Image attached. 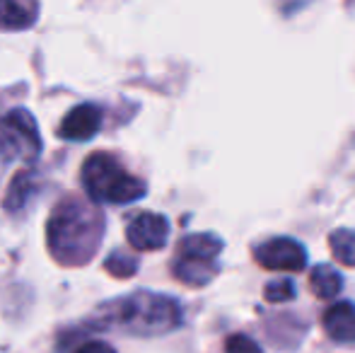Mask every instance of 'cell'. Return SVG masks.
<instances>
[{"instance_id":"1","label":"cell","mask_w":355,"mask_h":353,"mask_svg":"<svg viewBox=\"0 0 355 353\" xmlns=\"http://www.w3.org/2000/svg\"><path fill=\"white\" fill-rule=\"evenodd\" d=\"M104 235V216L97 203L66 198L51 211L46 223V245L61 266H83L94 259Z\"/></svg>"},{"instance_id":"2","label":"cell","mask_w":355,"mask_h":353,"mask_svg":"<svg viewBox=\"0 0 355 353\" xmlns=\"http://www.w3.org/2000/svg\"><path fill=\"white\" fill-rule=\"evenodd\" d=\"M94 325L133 336H162L182 325V305L169 295L138 291L99 307Z\"/></svg>"},{"instance_id":"3","label":"cell","mask_w":355,"mask_h":353,"mask_svg":"<svg viewBox=\"0 0 355 353\" xmlns=\"http://www.w3.org/2000/svg\"><path fill=\"white\" fill-rule=\"evenodd\" d=\"M83 187L92 203H133L148 193L143 179L123 170V165L109 153H92L83 165Z\"/></svg>"},{"instance_id":"4","label":"cell","mask_w":355,"mask_h":353,"mask_svg":"<svg viewBox=\"0 0 355 353\" xmlns=\"http://www.w3.org/2000/svg\"><path fill=\"white\" fill-rule=\"evenodd\" d=\"M42 133L27 109H10L0 117V157L8 162H37L42 155Z\"/></svg>"},{"instance_id":"5","label":"cell","mask_w":355,"mask_h":353,"mask_svg":"<svg viewBox=\"0 0 355 353\" xmlns=\"http://www.w3.org/2000/svg\"><path fill=\"white\" fill-rule=\"evenodd\" d=\"M257 261L271 271H302L307 266V252L293 237H273L254 252Z\"/></svg>"},{"instance_id":"6","label":"cell","mask_w":355,"mask_h":353,"mask_svg":"<svg viewBox=\"0 0 355 353\" xmlns=\"http://www.w3.org/2000/svg\"><path fill=\"white\" fill-rule=\"evenodd\" d=\"M169 223L159 213H136L126 225V240L138 252H155L167 245Z\"/></svg>"},{"instance_id":"7","label":"cell","mask_w":355,"mask_h":353,"mask_svg":"<svg viewBox=\"0 0 355 353\" xmlns=\"http://www.w3.org/2000/svg\"><path fill=\"white\" fill-rule=\"evenodd\" d=\"M99 128H102V109L92 102H83L63 117L61 126H58V136L63 141L83 143L92 141L99 133Z\"/></svg>"},{"instance_id":"8","label":"cell","mask_w":355,"mask_h":353,"mask_svg":"<svg viewBox=\"0 0 355 353\" xmlns=\"http://www.w3.org/2000/svg\"><path fill=\"white\" fill-rule=\"evenodd\" d=\"M324 332L334 341L341 344H353L355 341V305L353 302H336L331 305L322 317Z\"/></svg>"},{"instance_id":"9","label":"cell","mask_w":355,"mask_h":353,"mask_svg":"<svg viewBox=\"0 0 355 353\" xmlns=\"http://www.w3.org/2000/svg\"><path fill=\"white\" fill-rule=\"evenodd\" d=\"M39 17L37 0H0V29L22 32L29 29Z\"/></svg>"},{"instance_id":"10","label":"cell","mask_w":355,"mask_h":353,"mask_svg":"<svg viewBox=\"0 0 355 353\" xmlns=\"http://www.w3.org/2000/svg\"><path fill=\"white\" fill-rule=\"evenodd\" d=\"M172 271L182 283H187V286H191V288H201V286H206V283H211V278L218 273V261L177 257Z\"/></svg>"},{"instance_id":"11","label":"cell","mask_w":355,"mask_h":353,"mask_svg":"<svg viewBox=\"0 0 355 353\" xmlns=\"http://www.w3.org/2000/svg\"><path fill=\"white\" fill-rule=\"evenodd\" d=\"M223 252V240L218 235H187L179 242L177 257H189V259L218 261V255Z\"/></svg>"},{"instance_id":"12","label":"cell","mask_w":355,"mask_h":353,"mask_svg":"<svg viewBox=\"0 0 355 353\" xmlns=\"http://www.w3.org/2000/svg\"><path fill=\"white\" fill-rule=\"evenodd\" d=\"M34 189H37V177H34V172H29V170L17 172L12 182H10L8 193H5V198H3L5 211H10V213L22 211V206L29 201Z\"/></svg>"},{"instance_id":"13","label":"cell","mask_w":355,"mask_h":353,"mask_svg":"<svg viewBox=\"0 0 355 353\" xmlns=\"http://www.w3.org/2000/svg\"><path fill=\"white\" fill-rule=\"evenodd\" d=\"M309 288L317 298H324V300H331L341 293L343 281H341V273L336 271L334 266H317L309 276Z\"/></svg>"},{"instance_id":"14","label":"cell","mask_w":355,"mask_h":353,"mask_svg":"<svg viewBox=\"0 0 355 353\" xmlns=\"http://www.w3.org/2000/svg\"><path fill=\"white\" fill-rule=\"evenodd\" d=\"M329 247H331L334 259H338L343 266H355V230L338 227L329 235Z\"/></svg>"},{"instance_id":"15","label":"cell","mask_w":355,"mask_h":353,"mask_svg":"<svg viewBox=\"0 0 355 353\" xmlns=\"http://www.w3.org/2000/svg\"><path fill=\"white\" fill-rule=\"evenodd\" d=\"M104 268H107L112 276L116 278H128L133 276V273L138 271V261L133 259V257L128 255H121V252H114V255H109V259L104 261Z\"/></svg>"},{"instance_id":"16","label":"cell","mask_w":355,"mask_h":353,"mask_svg":"<svg viewBox=\"0 0 355 353\" xmlns=\"http://www.w3.org/2000/svg\"><path fill=\"white\" fill-rule=\"evenodd\" d=\"M268 302H288L295 298V283L290 278H278V281H271L263 291Z\"/></svg>"},{"instance_id":"17","label":"cell","mask_w":355,"mask_h":353,"mask_svg":"<svg viewBox=\"0 0 355 353\" xmlns=\"http://www.w3.org/2000/svg\"><path fill=\"white\" fill-rule=\"evenodd\" d=\"M225 351L227 353H263L259 349V344L252 339V336L247 334H234L227 339V344H225Z\"/></svg>"},{"instance_id":"18","label":"cell","mask_w":355,"mask_h":353,"mask_svg":"<svg viewBox=\"0 0 355 353\" xmlns=\"http://www.w3.org/2000/svg\"><path fill=\"white\" fill-rule=\"evenodd\" d=\"M75 353H116V351L107 341H87V344H83Z\"/></svg>"}]
</instances>
